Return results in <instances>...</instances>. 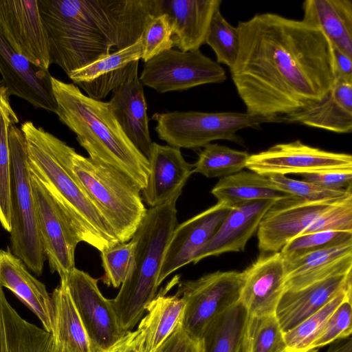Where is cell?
<instances>
[{
    "label": "cell",
    "instance_id": "6da1fadb",
    "mask_svg": "<svg viewBox=\"0 0 352 352\" xmlns=\"http://www.w3.org/2000/svg\"><path fill=\"white\" fill-rule=\"evenodd\" d=\"M236 28L239 50L230 72L247 113L289 115L318 102L333 85L332 46L316 27L263 13Z\"/></svg>",
    "mask_w": 352,
    "mask_h": 352
},
{
    "label": "cell",
    "instance_id": "7a4b0ae2",
    "mask_svg": "<svg viewBox=\"0 0 352 352\" xmlns=\"http://www.w3.org/2000/svg\"><path fill=\"white\" fill-rule=\"evenodd\" d=\"M51 64L67 74L138 41L161 0H38Z\"/></svg>",
    "mask_w": 352,
    "mask_h": 352
},
{
    "label": "cell",
    "instance_id": "3957f363",
    "mask_svg": "<svg viewBox=\"0 0 352 352\" xmlns=\"http://www.w3.org/2000/svg\"><path fill=\"white\" fill-rule=\"evenodd\" d=\"M51 82L55 113L76 134L89 157L126 174L142 190L150 173L149 162L125 135L108 102L85 95L74 83L53 76Z\"/></svg>",
    "mask_w": 352,
    "mask_h": 352
},
{
    "label": "cell",
    "instance_id": "277c9868",
    "mask_svg": "<svg viewBox=\"0 0 352 352\" xmlns=\"http://www.w3.org/2000/svg\"><path fill=\"white\" fill-rule=\"evenodd\" d=\"M21 130L25 140L30 173L51 195L79 241L100 252L120 243L99 208L56 157L50 133L30 121L24 122Z\"/></svg>",
    "mask_w": 352,
    "mask_h": 352
},
{
    "label": "cell",
    "instance_id": "5b68a950",
    "mask_svg": "<svg viewBox=\"0 0 352 352\" xmlns=\"http://www.w3.org/2000/svg\"><path fill=\"white\" fill-rule=\"evenodd\" d=\"M176 201L151 207L131 239L134 243L131 266L111 302L125 331L140 321L148 303L156 296L164 256L177 225Z\"/></svg>",
    "mask_w": 352,
    "mask_h": 352
},
{
    "label": "cell",
    "instance_id": "8992f818",
    "mask_svg": "<svg viewBox=\"0 0 352 352\" xmlns=\"http://www.w3.org/2000/svg\"><path fill=\"white\" fill-rule=\"evenodd\" d=\"M49 139L59 161L99 208L120 242L129 241L147 212L139 186L121 171L78 153L50 133Z\"/></svg>",
    "mask_w": 352,
    "mask_h": 352
},
{
    "label": "cell",
    "instance_id": "52a82bcc",
    "mask_svg": "<svg viewBox=\"0 0 352 352\" xmlns=\"http://www.w3.org/2000/svg\"><path fill=\"white\" fill-rule=\"evenodd\" d=\"M10 150V250L35 275L43 271L45 256L37 224L26 143L21 129H9Z\"/></svg>",
    "mask_w": 352,
    "mask_h": 352
},
{
    "label": "cell",
    "instance_id": "ba28073f",
    "mask_svg": "<svg viewBox=\"0 0 352 352\" xmlns=\"http://www.w3.org/2000/svg\"><path fill=\"white\" fill-rule=\"evenodd\" d=\"M152 120L159 138L176 148H198L212 141L226 140L243 144L237 132L263 123L283 122L281 117H263L245 113L173 111L155 113Z\"/></svg>",
    "mask_w": 352,
    "mask_h": 352
},
{
    "label": "cell",
    "instance_id": "9c48e42d",
    "mask_svg": "<svg viewBox=\"0 0 352 352\" xmlns=\"http://www.w3.org/2000/svg\"><path fill=\"white\" fill-rule=\"evenodd\" d=\"M243 272L217 271L190 280L179 281L175 295L185 302L184 331L201 340L208 327L239 302Z\"/></svg>",
    "mask_w": 352,
    "mask_h": 352
},
{
    "label": "cell",
    "instance_id": "30bf717a",
    "mask_svg": "<svg viewBox=\"0 0 352 352\" xmlns=\"http://www.w3.org/2000/svg\"><path fill=\"white\" fill-rule=\"evenodd\" d=\"M139 79L142 85L164 94L221 83L227 76L223 68L200 50L170 49L145 62Z\"/></svg>",
    "mask_w": 352,
    "mask_h": 352
},
{
    "label": "cell",
    "instance_id": "8fae6325",
    "mask_svg": "<svg viewBox=\"0 0 352 352\" xmlns=\"http://www.w3.org/2000/svg\"><path fill=\"white\" fill-rule=\"evenodd\" d=\"M65 281L94 352L104 351L118 342L127 331L120 325L111 299L98 288V279L73 268Z\"/></svg>",
    "mask_w": 352,
    "mask_h": 352
},
{
    "label": "cell",
    "instance_id": "7c38bea8",
    "mask_svg": "<svg viewBox=\"0 0 352 352\" xmlns=\"http://www.w3.org/2000/svg\"><path fill=\"white\" fill-rule=\"evenodd\" d=\"M31 182L44 255L51 272L64 280L75 267V250L80 241L51 195L32 174Z\"/></svg>",
    "mask_w": 352,
    "mask_h": 352
},
{
    "label": "cell",
    "instance_id": "4fadbf2b",
    "mask_svg": "<svg viewBox=\"0 0 352 352\" xmlns=\"http://www.w3.org/2000/svg\"><path fill=\"white\" fill-rule=\"evenodd\" d=\"M343 200L314 202L289 195L275 201L263 215L257 229L261 254L280 252L311 222Z\"/></svg>",
    "mask_w": 352,
    "mask_h": 352
},
{
    "label": "cell",
    "instance_id": "5bb4252c",
    "mask_svg": "<svg viewBox=\"0 0 352 352\" xmlns=\"http://www.w3.org/2000/svg\"><path fill=\"white\" fill-rule=\"evenodd\" d=\"M352 167V156L305 144L300 140L275 144L250 155L246 168L264 177Z\"/></svg>",
    "mask_w": 352,
    "mask_h": 352
},
{
    "label": "cell",
    "instance_id": "9a60e30c",
    "mask_svg": "<svg viewBox=\"0 0 352 352\" xmlns=\"http://www.w3.org/2000/svg\"><path fill=\"white\" fill-rule=\"evenodd\" d=\"M0 32L12 50L49 71L47 38L36 0H0Z\"/></svg>",
    "mask_w": 352,
    "mask_h": 352
},
{
    "label": "cell",
    "instance_id": "2e32d148",
    "mask_svg": "<svg viewBox=\"0 0 352 352\" xmlns=\"http://www.w3.org/2000/svg\"><path fill=\"white\" fill-rule=\"evenodd\" d=\"M223 203L215 205L177 225L166 248L158 276L160 284L170 274L192 263L231 210Z\"/></svg>",
    "mask_w": 352,
    "mask_h": 352
},
{
    "label": "cell",
    "instance_id": "e0dca14e",
    "mask_svg": "<svg viewBox=\"0 0 352 352\" xmlns=\"http://www.w3.org/2000/svg\"><path fill=\"white\" fill-rule=\"evenodd\" d=\"M239 302L250 316L275 314L285 290V270L280 252L261 254L243 272Z\"/></svg>",
    "mask_w": 352,
    "mask_h": 352
},
{
    "label": "cell",
    "instance_id": "ac0fdd59",
    "mask_svg": "<svg viewBox=\"0 0 352 352\" xmlns=\"http://www.w3.org/2000/svg\"><path fill=\"white\" fill-rule=\"evenodd\" d=\"M0 74L10 96H18L36 108L55 113L56 104L49 71L35 67L15 52L1 32Z\"/></svg>",
    "mask_w": 352,
    "mask_h": 352
},
{
    "label": "cell",
    "instance_id": "d6986e66",
    "mask_svg": "<svg viewBox=\"0 0 352 352\" xmlns=\"http://www.w3.org/2000/svg\"><path fill=\"white\" fill-rule=\"evenodd\" d=\"M150 173L143 188L144 201L151 207L177 201L192 174L193 164L186 161L180 148L153 142Z\"/></svg>",
    "mask_w": 352,
    "mask_h": 352
},
{
    "label": "cell",
    "instance_id": "ffe728a7",
    "mask_svg": "<svg viewBox=\"0 0 352 352\" xmlns=\"http://www.w3.org/2000/svg\"><path fill=\"white\" fill-rule=\"evenodd\" d=\"M137 61L126 80L112 92L109 106L125 135L148 160L153 142L148 130L147 104L138 76Z\"/></svg>",
    "mask_w": 352,
    "mask_h": 352
},
{
    "label": "cell",
    "instance_id": "44dd1931",
    "mask_svg": "<svg viewBox=\"0 0 352 352\" xmlns=\"http://www.w3.org/2000/svg\"><path fill=\"white\" fill-rule=\"evenodd\" d=\"M142 36L133 45L114 50L109 55L74 71L68 77L87 96L101 100L127 78L134 64L141 59Z\"/></svg>",
    "mask_w": 352,
    "mask_h": 352
},
{
    "label": "cell",
    "instance_id": "7402d4cb",
    "mask_svg": "<svg viewBox=\"0 0 352 352\" xmlns=\"http://www.w3.org/2000/svg\"><path fill=\"white\" fill-rule=\"evenodd\" d=\"M352 270L331 276L298 290L283 292L275 316L285 333L318 311L342 291L352 287Z\"/></svg>",
    "mask_w": 352,
    "mask_h": 352
},
{
    "label": "cell",
    "instance_id": "603a6c76",
    "mask_svg": "<svg viewBox=\"0 0 352 352\" xmlns=\"http://www.w3.org/2000/svg\"><path fill=\"white\" fill-rule=\"evenodd\" d=\"M221 0H161L173 28L174 47L179 51L199 50L205 44L211 20Z\"/></svg>",
    "mask_w": 352,
    "mask_h": 352
},
{
    "label": "cell",
    "instance_id": "cb8c5ba5",
    "mask_svg": "<svg viewBox=\"0 0 352 352\" xmlns=\"http://www.w3.org/2000/svg\"><path fill=\"white\" fill-rule=\"evenodd\" d=\"M275 201L256 200L232 208L221 225L193 261L226 252L244 251L249 239L257 231L263 215Z\"/></svg>",
    "mask_w": 352,
    "mask_h": 352
},
{
    "label": "cell",
    "instance_id": "d4e9b609",
    "mask_svg": "<svg viewBox=\"0 0 352 352\" xmlns=\"http://www.w3.org/2000/svg\"><path fill=\"white\" fill-rule=\"evenodd\" d=\"M0 285L10 289L52 334L54 307L45 285L36 279L25 263L9 248L0 249Z\"/></svg>",
    "mask_w": 352,
    "mask_h": 352
},
{
    "label": "cell",
    "instance_id": "484cf974",
    "mask_svg": "<svg viewBox=\"0 0 352 352\" xmlns=\"http://www.w3.org/2000/svg\"><path fill=\"white\" fill-rule=\"evenodd\" d=\"M285 289L298 290L331 276L352 270V243L283 258Z\"/></svg>",
    "mask_w": 352,
    "mask_h": 352
},
{
    "label": "cell",
    "instance_id": "4316f807",
    "mask_svg": "<svg viewBox=\"0 0 352 352\" xmlns=\"http://www.w3.org/2000/svg\"><path fill=\"white\" fill-rule=\"evenodd\" d=\"M283 122L298 123L338 133L352 131V82L336 80L318 102L299 111L280 116Z\"/></svg>",
    "mask_w": 352,
    "mask_h": 352
},
{
    "label": "cell",
    "instance_id": "83f0119b",
    "mask_svg": "<svg viewBox=\"0 0 352 352\" xmlns=\"http://www.w3.org/2000/svg\"><path fill=\"white\" fill-rule=\"evenodd\" d=\"M304 22L318 28L331 43L352 58V2L350 0H307Z\"/></svg>",
    "mask_w": 352,
    "mask_h": 352
},
{
    "label": "cell",
    "instance_id": "f1b7e54d",
    "mask_svg": "<svg viewBox=\"0 0 352 352\" xmlns=\"http://www.w3.org/2000/svg\"><path fill=\"white\" fill-rule=\"evenodd\" d=\"M168 288L162 289L148 303L147 314L140 321L137 330L143 337L145 352H155L182 324L185 302L175 294L166 296Z\"/></svg>",
    "mask_w": 352,
    "mask_h": 352
},
{
    "label": "cell",
    "instance_id": "f546056e",
    "mask_svg": "<svg viewBox=\"0 0 352 352\" xmlns=\"http://www.w3.org/2000/svg\"><path fill=\"white\" fill-rule=\"evenodd\" d=\"M211 193L218 203L230 207L256 200L276 201L290 195L274 185L268 177L242 170L220 178Z\"/></svg>",
    "mask_w": 352,
    "mask_h": 352
},
{
    "label": "cell",
    "instance_id": "4dcf8cb0",
    "mask_svg": "<svg viewBox=\"0 0 352 352\" xmlns=\"http://www.w3.org/2000/svg\"><path fill=\"white\" fill-rule=\"evenodd\" d=\"M51 297L54 340L64 344L69 352H94L65 281H60Z\"/></svg>",
    "mask_w": 352,
    "mask_h": 352
},
{
    "label": "cell",
    "instance_id": "1f68e13d",
    "mask_svg": "<svg viewBox=\"0 0 352 352\" xmlns=\"http://www.w3.org/2000/svg\"><path fill=\"white\" fill-rule=\"evenodd\" d=\"M4 324L6 352H53V335L22 318L8 300Z\"/></svg>",
    "mask_w": 352,
    "mask_h": 352
},
{
    "label": "cell",
    "instance_id": "d6a6232c",
    "mask_svg": "<svg viewBox=\"0 0 352 352\" xmlns=\"http://www.w3.org/2000/svg\"><path fill=\"white\" fill-rule=\"evenodd\" d=\"M18 122V117L10 102V94L6 88L0 93V223L8 232L11 231L9 129Z\"/></svg>",
    "mask_w": 352,
    "mask_h": 352
},
{
    "label": "cell",
    "instance_id": "836d02e7",
    "mask_svg": "<svg viewBox=\"0 0 352 352\" xmlns=\"http://www.w3.org/2000/svg\"><path fill=\"white\" fill-rule=\"evenodd\" d=\"M247 316L245 308L238 302L218 317L203 336L204 352H236Z\"/></svg>",
    "mask_w": 352,
    "mask_h": 352
},
{
    "label": "cell",
    "instance_id": "e575fe53",
    "mask_svg": "<svg viewBox=\"0 0 352 352\" xmlns=\"http://www.w3.org/2000/svg\"><path fill=\"white\" fill-rule=\"evenodd\" d=\"M243 352H287L275 314L247 316L241 339Z\"/></svg>",
    "mask_w": 352,
    "mask_h": 352
},
{
    "label": "cell",
    "instance_id": "d590c367",
    "mask_svg": "<svg viewBox=\"0 0 352 352\" xmlns=\"http://www.w3.org/2000/svg\"><path fill=\"white\" fill-rule=\"evenodd\" d=\"M250 154L219 144H208L193 164L192 173H199L208 178L224 177L246 168Z\"/></svg>",
    "mask_w": 352,
    "mask_h": 352
},
{
    "label": "cell",
    "instance_id": "8d00e7d4",
    "mask_svg": "<svg viewBox=\"0 0 352 352\" xmlns=\"http://www.w3.org/2000/svg\"><path fill=\"white\" fill-rule=\"evenodd\" d=\"M352 287L340 292L323 307L297 327L284 333L287 352H306L337 307L349 296Z\"/></svg>",
    "mask_w": 352,
    "mask_h": 352
},
{
    "label": "cell",
    "instance_id": "74e56055",
    "mask_svg": "<svg viewBox=\"0 0 352 352\" xmlns=\"http://www.w3.org/2000/svg\"><path fill=\"white\" fill-rule=\"evenodd\" d=\"M205 44L214 52L217 63L233 67L239 50V34L237 28L230 25L217 10L211 20Z\"/></svg>",
    "mask_w": 352,
    "mask_h": 352
},
{
    "label": "cell",
    "instance_id": "f35d334b",
    "mask_svg": "<svg viewBox=\"0 0 352 352\" xmlns=\"http://www.w3.org/2000/svg\"><path fill=\"white\" fill-rule=\"evenodd\" d=\"M349 243H352V232L322 231L302 234L289 241L280 252L283 258H293Z\"/></svg>",
    "mask_w": 352,
    "mask_h": 352
},
{
    "label": "cell",
    "instance_id": "ab89813d",
    "mask_svg": "<svg viewBox=\"0 0 352 352\" xmlns=\"http://www.w3.org/2000/svg\"><path fill=\"white\" fill-rule=\"evenodd\" d=\"M134 251V243L131 239L120 243L101 252L102 265L104 274L102 282L115 288L120 287L129 272Z\"/></svg>",
    "mask_w": 352,
    "mask_h": 352
},
{
    "label": "cell",
    "instance_id": "60d3db41",
    "mask_svg": "<svg viewBox=\"0 0 352 352\" xmlns=\"http://www.w3.org/2000/svg\"><path fill=\"white\" fill-rule=\"evenodd\" d=\"M280 190L308 201H329L352 197V192L329 190L304 180H296L283 175L267 177Z\"/></svg>",
    "mask_w": 352,
    "mask_h": 352
},
{
    "label": "cell",
    "instance_id": "b9f144b4",
    "mask_svg": "<svg viewBox=\"0 0 352 352\" xmlns=\"http://www.w3.org/2000/svg\"><path fill=\"white\" fill-rule=\"evenodd\" d=\"M142 40L141 59L144 63L174 47L173 28L166 14L155 15L149 20L144 29Z\"/></svg>",
    "mask_w": 352,
    "mask_h": 352
},
{
    "label": "cell",
    "instance_id": "7bdbcfd3",
    "mask_svg": "<svg viewBox=\"0 0 352 352\" xmlns=\"http://www.w3.org/2000/svg\"><path fill=\"white\" fill-rule=\"evenodd\" d=\"M352 295L348 296L330 316L310 346L318 349L346 338L352 332Z\"/></svg>",
    "mask_w": 352,
    "mask_h": 352
},
{
    "label": "cell",
    "instance_id": "ee69618b",
    "mask_svg": "<svg viewBox=\"0 0 352 352\" xmlns=\"http://www.w3.org/2000/svg\"><path fill=\"white\" fill-rule=\"evenodd\" d=\"M322 231L352 232V197L328 209L311 222L300 234Z\"/></svg>",
    "mask_w": 352,
    "mask_h": 352
},
{
    "label": "cell",
    "instance_id": "f6af8a7d",
    "mask_svg": "<svg viewBox=\"0 0 352 352\" xmlns=\"http://www.w3.org/2000/svg\"><path fill=\"white\" fill-rule=\"evenodd\" d=\"M303 180L333 190L352 192V167L300 174Z\"/></svg>",
    "mask_w": 352,
    "mask_h": 352
},
{
    "label": "cell",
    "instance_id": "bcb514c9",
    "mask_svg": "<svg viewBox=\"0 0 352 352\" xmlns=\"http://www.w3.org/2000/svg\"><path fill=\"white\" fill-rule=\"evenodd\" d=\"M155 352H204L201 340L188 335L178 325Z\"/></svg>",
    "mask_w": 352,
    "mask_h": 352
},
{
    "label": "cell",
    "instance_id": "7dc6e473",
    "mask_svg": "<svg viewBox=\"0 0 352 352\" xmlns=\"http://www.w3.org/2000/svg\"><path fill=\"white\" fill-rule=\"evenodd\" d=\"M102 352H145L143 337L138 330L127 331L114 345Z\"/></svg>",
    "mask_w": 352,
    "mask_h": 352
},
{
    "label": "cell",
    "instance_id": "c3c4849f",
    "mask_svg": "<svg viewBox=\"0 0 352 352\" xmlns=\"http://www.w3.org/2000/svg\"><path fill=\"white\" fill-rule=\"evenodd\" d=\"M332 46L336 80L352 82V58Z\"/></svg>",
    "mask_w": 352,
    "mask_h": 352
},
{
    "label": "cell",
    "instance_id": "681fc988",
    "mask_svg": "<svg viewBox=\"0 0 352 352\" xmlns=\"http://www.w3.org/2000/svg\"><path fill=\"white\" fill-rule=\"evenodd\" d=\"M7 300H8L3 291L2 287L0 285V352H6V351L4 324V305Z\"/></svg>",
    "mask_w": 352,
    "mask_h": 352
},
{
    "label": "cell",
    "instance_id": "f907efd6",
    "mask_svg": "<svg viewBox=\"0 0 352 352\" xmlns=\"http://www.w3.org/2000/svg\"><path fill=\"white\" fill-rule=\"evenodd\" d=\"M330 344L326 352H352L351 336L338 340Z\"/></svg>",
    "mask_w": 352,
    "mask_h": 352
},
{
    "label": "cell",
    "instance_id": "816d5d0a",
    "mask_svg": "<svg viewBox=\"0 0 352 352\" xmlns=\"http://www.w3.org/2000/svg\"><path fill=\"white\" fill-rule=\"evenodd\" d=\"M53 352H69L67 348L62 343L54 340V348Z\"/></svg>",
    "mask_w": 352,
    "mask_h": 352
},
{
    "label": "cell",
    "instance_id": "f5cc1de1",
    "mask_svg": "<svg viewBox=\"0 0 352 352\" xmlns=\"http://www.w3.org/2000/svg\"><path fill=\"white\" fill-rule=\"evenodd\" d=\"M6 87L4 86L3 82L0 80V93L3 91Z\"/></svg>",
    "mask_w": 352,
    "mask_h": 352
},
{
    "label": "cell",
    "instance_id": "db71d44e",
    "mask_svg": "<svg viewBox=\"0 0 352 352\" xmlns=\"http://www.w3.org/2000/svg\"><path fill=\"white\" fill-rule=\"evenodd\" d=\"M236 352H243L241 342L240 344L239 345Z\"/></svg>",
    "mask_w": 352,
    "mask_h": 352
},
{
    "label": "cell",
    "instance_id": "11a10c76",
    "mask_svg": "<svg viewBox=\"0 0 352 352\" xmlns=\"http://www.w3.org/2000/svg\"><path fill=\"white\" fill-rule=\"evenodd\" d=\"M306 352H318V349H311V350H309Z\"/></svg>",
    "mask_w": 352,
    "mask_h": 352
}]
</instances>
